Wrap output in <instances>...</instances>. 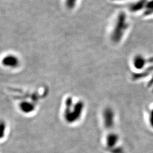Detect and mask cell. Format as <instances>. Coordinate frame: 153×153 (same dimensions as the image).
Masks as SVG:
<instances>
[{"instance_id":"52a82bcc","label":"cell","mask_w":153,"mask_h":153,"mask_svg":"<svg viewBox=\"0 0 153 153\" xmlns=\"http://www.w3.org/2000/svg\"><path fill=\"white\" fill-rule=\"evenodd\" d=\"M6 131L5 124L3 122L0 123V139L4 137Z\"/></svg>"},{"instance_id":"277c9868","label":"cell","mask_w":153,"mask_h":153,"mask_svg":"<svg viewBox=\"0 0 153 153\" xmlns=\"http://www.w3.org/2000/svg\"><path fill=\"white\" fill-rule=\"evenodd\" d=\"M20 109L25 113H28L33 111V105L28 102H23L20 105Z\"/></svg>"},{"instance_id":"8992f818","label":"cell","mask_w":153,"mask_h":153,"mask_svg":"<svg viewBox=\"0 0 153 153\" xmlns=\"http://www.w3.org/2000/svg\"><path fill=\"white\" fill-rule=\"evenodd\" d=\"M78 0H65V5L69 9H74L76 5Z\"/></svg>"},{"instance_id":"6da1fadb","label":"cell","mask_w":153,"mask_h":153,"mask_svg":"<svg viewBox=\"0 0 153 153\" xmlns=\"http://www.w3.org/2000/svg\"><path fill=\"white\" fill-rule=\"evenodd\" d=\"M129 27V23L127 21V18L126 14L120 13L115 22L114 30L111 35V40L115 43H119L123 38L124 33Z\"/></svg>"},{"instance_id":"3957f363","label":"cell","mask_w":153,"mask_h":153,"mask_svg":"<svg viewBox=\"0 0 153 153\" xmlns=\"http://www.w3.org/2000/svg\"><path fill=\"white\" fill-rule=\"evenodd\" d=\"M148 60L142 55H136L133 60V64L134 67L138 69H141L148 62Z\"/></svg>"},{"instance_id":"ba28073f","label":"cell","mask_w":153,"mask_h":153,"mask_svg":"<svg viewBox=\"0 0 153 153\" xmlns=\"http://www.w3.org/2000/svg\"><path fill=\"white\" fill-rule=\"evenodd\" d=\"M150 122L151 126H153V109L150 112Z\"/></svg>"},{"instance_id":"7a4b0ae2","label":"cell","mask_w":153,"mask_h":153,"mask_svg":"<svg viewBox=\"0 0 153 153\" xmlns=\"http://www.w3.org/2000/svg\"><path fill=\"white\" fill-rule=\"evenodd\" d=\"M2 64L8 68L16 69L20 65V60L16 55L9 54L6 55L2 59Z\"/></svg>"},{"instance_id":"5b68a950","label":"cell","mask_w":153,"mask_h":153,"mask_svg":"<svg viewBox=\"0 0 153 153\" xmlns=\"http://www.w3.org/2000/svg\"><path fill=\"white\" fill-rule=\"evenodd\" d=\"M145 14L146 16H151L153 14V0L147 2L145 6Z\"/></svg>"}]
</instances>
